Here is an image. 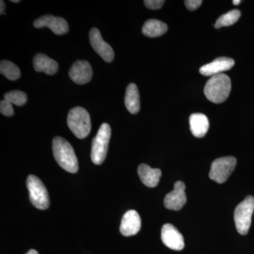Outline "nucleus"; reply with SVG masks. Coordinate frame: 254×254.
<instances>
[{
	"instance_id": "obj_28",
	"label": "nucleus",
	"mask_w": 254,
	"mask_h": 254,
	"mask_svg": "<svg viewBox=\"0 0 254 254\" xmlns=\"http://www.w3.org/2000/svg\"><path fill=\"white\" fill-rule=\"evenodd\" d=\"M241 3L240 0H234L233 4L235 5H239Z\"/></svg>"
},
{
	"instance_id": "obj_23",
	"label": "nucleus",
	"mask_w": 254,
	"mask_h": 254,
	"mask_svg": "<svg viewBox=\"0 0 254 254\" xmlns=\"http://www.w3.org/2000/svg\"><path fill=\"white\" fill-rule=\"evenodd\" d=\"M0 112L6 117L13 116L14 113L11 103L5 99L0 102Z\"/></svg>"
},
{
	"instance_id": "obj_12",
	"label": "nucleus",
	"mask_w": 254,
	"mask_h": 254,
	"mask_svg": "<svg viewBox=\"0 0 254 254\" xmlns=\"http://www.w3.org/2000/svg\"><path fill=\"white\" fill-rule=\"evenodd\" d=\"M68 75L76 84H86L91 80L93 69L88 62L86 60H77L70 68Z\"/></svg>"
},
{
	"instance_id": "obj_16",
	"label": "nucleus",
	"mask_w": 254,
	"mask_h": 254,
	"mask_svg": "<svg viewBox=\"0 0 254 254\" xmlns=\"http://www.w3.org/2000/svg\"><path fill=\"white\" fill-rule=\"evenodd\" d=\"M33 64L36 71L44 72L48 75H54L59 68V65L56 61L41 53L34 57Z\"/></svg>"
},
{
	"instance_id": "obj_10",
	"label": "nucleus",
	"mask_w": 254,
	"mask_h": 254,
	"mask_svg": "<svg viewBox=\"0 0 254 254\" xmlns=\"http://www.w3.org/2000/svg\"><path fill=\"white\" fill-rule=\"evenodd\" d=\"M161 239L164 245L175 251H181L185 248V240L176 227L168 223L162 227Z\"/></svg>"
},
{
	"instance_id": "obj_19",
	"label": "nucleus",
	"mask_w": 254,
	"mask_h": 254,
	"mask_svg": "<svg viewBox=\"0 0 254 254\" xmlns=\"http://www.w3.org/2000/svg\"><path fill=\"white\" fill-rule=\"evenodd\" d=\"M168 27L166 23L157 19H149L145 21L142 28V33L144 36L149 38H156L163 36L167 31Z\"/></svg>"
},
{
	"instance_id": "obj_9",
	"label": "nucleus",
	"mask_w": 254,
	"mask_h": 254,
	"mask_svg": "<svg viewBox=\"0 0 254 254\" xmlns=\"http://www.w3.org/2000/svg\"><path fill=\"white\" fill-rule=\"evenodd\" d=\"M35 28H49L55 34L61 36L68 33V25L64 18L56 17L53 15H45L37 18L33 22Z\"/></svg>"
},
{
	"instance_id": "obj_7",
	"label": "nucleus",
	"mask_w": 254,
	"mask_h": 254,
	"mask_svg": "<svg viewBox=\"0 0 254 254\" xmlns=\"http://www.w3.org/2000/svg\"><path fill=\"white\" fill-rule=\"evenodd\" d=\"M236 165L237 159L233 156L216 159L211 164L209 177L217 183H224L233 173Z\"/></svg>"
},
{
	"instance_id": "obj_11",
	"label": "nucleus",
	"mask_w": 254,
	"mask_h": 254,
	"mask_svg": "<svg viewBox=\"0 0 254 254\" xmlns=\"http://www.w3.org/2000/svg\"><path fill=\"white\" fill-rule=\"evenodd\" d=\"M185 183L181 181L175 184L174 190L165 195L164 205L169 210H180L187 202Z\"/></svg>"
},
{
	"instance_id": "obj_18",
	"label": "nucleus",
	"mask_w": 254,
	"mask_h": 254,
	"mask_svg": "<svg viewBox=\"0 0 254 254\" xmlns=\"http://www.w3.org/2000/svg\"><path fill=\"white\" fill-rule=\"evenodd\" d=\"M125 106L131 114H136L140 110V95L138 88L134 83L127 86L125 98Z\"/></svg>"
},
{
	"instance_id": "obj_20",
	"label": "nucleus",
	"mask_w": 254,
	"mask_h": 254,
	"mask_svg": "<svg viewBox=\"0 0 254 254\" xmlns=\"http://www.w3.org/2000/svg\"><path fill=\"white\" fill-rule=\"evenodd\" d=\"M0 73L10 81H16L21 76L19 68L8 60H2L0 63Z\"/></svg>"
},
{
	"instance_id": "obj_26",
	"label": "nucleus",
	"mask_w": 254,
	"mask_h": 254,
	"mask_svg": "<svg viewBox=\"0 0 254 254\" xmlns=\"http://www.w3.org/2000/svg\"><path fill=\"white\" fill-rule=\"evenodd\" d=\"M5 8H6V4H5L4 1L1 0V1H0V14H4Z\"/></svg>"
},
{
	"instance_id": "obj_5",
	"label": "nucleus",
	"mask_w": 254,
	"mask_h": 254,
	"mask_svg": "<svg viewBox=\"0 0 254 254\" xmlns=\"http://www.w3.org/2000/svg\"><path fill=\"white\" fill-rule=\"evenodd\" d=\"M254 210V197L248 195L237 205L234 213V220L237 231L242 235H247L252 224Z\"/></svg>"
},
{
	"instance_id": "obj_21",
	"label": "nucleus",
	"mask_w": 254,
	"mask_h": 254,
	"mask_svg": "<svg viewBox=\"0 0 254 254\" xmlns=\"http://www.w3.org/2000/svg\"><path fill=\"white\" fill-rule=\"evenodd\" d=\"M241 12L239 10H232L227 14L222 15L217 20L215 24V28H220L225 26H230L235 24L240 18Z\"/></svg>"
},
{
	"instance_id": "obj_3",
	"label": "nucleus",
	"mask_w": 254,
	"mask_h": 254,
	"mask_svg": "<svg viewBox=\"0 0 254 254\" xmlns=\"http://www.w3.org/2000/svg\"><path fill=\"white\" fill-rule=\"evenodd\" d=\"M67 125L75 136L83 139L91 132V117L86 109L82 107H76L68 114Z\"/></svg>"
},
{
	"instance_id": "obj_14",
	"label": "nucleus",
	"mask_w": 254,
	"mask_h": 254,
	"mask_svg": "<svg viewBox=\"0 0 254 254\" xmlns=\"http://www.w3.org/2000/svg\"><path fill=\"white\" fill-rule=\"evenodd\" d=\"M235 61L231 58H219L200 68V73L205 76H213L231 69Z\"/></svg>"
},
{
	"instance_id": "obj_1",
	"label": "nucleus",
	"mask_w": 254,
	"mask_h": 254,
	"mask_svg": "<svg viewBox=\"0 0 254 254\" xmlns=\"http://www.w3.org/2000/svg\"><path fill=\"white\" fill-rule=\"evenodd\" d=\"M53 151L55 160L62 168L68 173H77V158L73 147L66 139L60 136L53 138Z\"/></svg>"
},
{
	"instance_id": "obj_8",
	"label": "nucleus",
	"mask_w": 254,
	"mask_h": 254,
	"mask_svg": "<svg viewBox=\"0 0 254 254\" xmlns=\"http://www.w3.org/2000/svg\"><path fill=\"white\" fill-rule=\"evenodd\" d=\"M90 43L92 48L106 63H111L115 58L112 47L104 41L98 28H93L89 33Z\"/></svg>"
},
{
	"instance_id": "obj_4",
	"label": "nucleus",
	"mask_w": 254,
	"mask_h": 254,
	"mask_svg": "<svg viewBox=\"0 0 254 254\" xmlns=\"http://www.w3.org/2000/svg\"><path fill=\"white\" fill-rule=\"evenodd\" d=\"M111 137V128L108 124L100 126L96 136L92 142L91 158L95 165H101L105 161L108 153Z\"/></svg>"
},
{
	"instance_id": "obj_22",
	"label": "nucleus",
	"mask_w": 254,
	"mask_h": 254,
	"mask_svg": "<svg viewBox=\"0 0 254 254\" xmlns=\"http://www.w3.org/2000/svg\"><path fill=\"white\" fill-rule=\"evenodd\" d=\"M4 99L8 100L11 104L23 106L27 102L28 97L26 93L21 91H12L5 93Z\"/></svg>"
},
{
	"instance_id": "obj_6",
	"label": "nucleus",
	"mask_w": 254,
	"mask_h": 254,
	"mask_svg": "<svg viewBox=\"0 0 254 254\" xmlns=\"http://www.w3.org/2000/svg\"><path fill=\"white\" fill-rule=\"evenodd\" d=\"M26 186L29 191L30 201L33 206L40 210L49 208L50 198L48 190L38 177L29 175L26 180Z\"/></svg>"
},
{
	"instance_id": "obj_24",
	"label": "nucleus",
	"mask_w": 254,
	"mask_h": 254,
	"mask_svg": "<svg viewBox=\"0 0 254 254\" xmlns=\"http://www.w3.org/2000/svg\"><path fill=\"white\" fill-rule=\"evenodd\" d=\"M165 1L164 0H145V6L150 9H159L163 6Z\"/></svg>"
},
{
	"instance_id": "obj_25",
	"label": "nucleus",
	"mask_w": 254,
	"mask_h": 254,
	"mask_svg": "<svg viewBox=\"0 0 254 254\" xmlns=\"http://www.w3.org/2000/svg\"><path fill=\"white\" fill-rule=\"evenodd\" d=\"M185 3L187 9L190 10V11H194V10L199 7L203 3V1H201V0H187L185 1Z\"/></svg>"
},
{
	"instance_id": "obj_27",
	"label": "nucleus",
	"mask_w": 254,
	"mask_h": 254,
	"mask_svg": "<svg viewBox=\"0 0 254 254\" xmlns=\"http://www.w3.org/2000/svg\"><path fill=\"white\" fill-rule=\"evenodd\" d=\"M26 254H38V252L36 250H31L29 251V252H28V253H26Z\"/></svg>"
},
{
	"instance_id": "obj_29",
	"label": "nucleus",
	"mask_w": 254,
	"mask_h": 254,
	"mask_svg": "<svg viewBox=\"0 0 254 254\" xmlns=\"http://www.w3.org/2000/svg\"><path fill=\"white\" fill-rule=\"evenodd\" d=\"M11 2H14V3L20 2L19 0H11Z\"/></svg>"
},
{
	"instance_id": "obj_15",
	"label": "nucleus",
	"mask_w": 254,
	"mask_h": 254,
	"mask_svg": "<svg viewBox=\"0 0 254 254\" xmlns=\"http://www.w3.org/2000/svg\"><path fill=\"white\" fill-rule=\"evenodd\" d=\"M138 174L143 185L150 188L158 186L161 177L162 172L160 169H153L145 164L138 166Z\"/></svg>"
},
{
	"instance_id": "obj_17",
	"label": "nucleus",
	"mask_w": 254,
	"mask_h": 254,
	"mask_svg": "<svg viewBox=\"0 0 254 254\" xmlns=\"http://www.w3.org/2000/svg\"><path fill=\"white\" fill-rule=\"evenodd\" d=\"M190 131L196 138H203L208 131V119L203 114H192L190 118Z\"/></svg>"
},
{
	"instance_id": "obj_13",
	"label": "nucleus",
	"mask_w": 254,
	"mask_h": 254,
	"mask_svg": "<svg viewBox=\"0 0 254 254\" xmlns=\"http://www.w3.org/2000/svg\"><path fill=\"white\" fill-rule=\"evenodd\" d=\"M141 221L136 210H130L125 213L122 219L120 230L125 237L136 235L141 229Z\"/></svg>"
},
{
	"instance_id": "obj_2",
	"label": "nucleus",
	"mask_w": 254,
	"mask_h": 254,
	"mask_svg": "<svg viewBox=\"0 0 254 254\" xmlns=\"http://www.w3.org/2000/svg\"><path fill=\"white\" fill-rule=\"evenodd\" d=\"M231 88L230 77L226 74L220 73L211 76L207 81L204 88V94L210 102L219 104L228 98Z\"/></svg>"
}]
</instances>
